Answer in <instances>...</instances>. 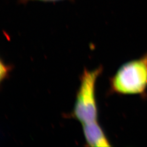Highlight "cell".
Instances as JSON below:
<instances>
[{
  "mask_svg": "<svg viewBox=\"0 0 147 147\" xmlns=\"http://www.w3.org/2000/svg\"><path fill=\"white\" fill-rule=\"evenodd\" d=\"M102 71V67L92 71L85 69L81 76V84L77 94L72 116L82 124L97 121L95 84Z\"/></svg>",
  "mask_w": 147,
  "mask_h": 147,
  "instance_id": "7a4b0ae2",
  "label": "cell"
},
{
  "mask_svg": "<svg viewBox=\"0 0 147 147\" xmlns=\"http://www.w3.org/2000/svg\"><path fill=\"white\" fill-rule=\"evenodd\" d=\"M111 90L121 94H141L147 88V53L123 64L111 80Z\"/></svg>",
  "mask_w": 147,
  "mask_h": 147,
  "instance_id": "6da1fadb",
  "label": "cell"
},
{
  "mask_svg": "<svg viewBox=\"0 0 147 147\" xmlns=\"http://www.w3.org/2000/svg\"><path fill=\"white\" fill-rule=\"evenodd\" d=\"M86 142L91 147H110V142L97 121L82 124Z\"/></svg>",
  "mask_w": 147,
  "mask_h": 147,
  "instance_id": "3957f363",
  "label": "cell"
},
{
  "mask_svg": "<svg viewBox=\"0 0 147 147\" xmlns=\"http://www.w3.org/2000/svg\"><path fill=\"white\" fill-rule=\"evenodd\" d=\"M46 1V0H45ZM46 1H48V0H46ZM48 1H53V0H48Z\"/></svg>",
  "mask_w": 147,
  "mask_h": 147,
  "instance_id": "277c9868",
  "label": "cell"
}]
</instances>
